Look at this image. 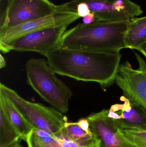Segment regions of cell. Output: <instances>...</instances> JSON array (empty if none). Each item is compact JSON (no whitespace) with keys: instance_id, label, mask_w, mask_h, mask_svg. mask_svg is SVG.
<instances>
[{"instance_id":"obj_1","label":"cell","mask_w":146,"mask_h":147,"mask_svg":"<svg viewBox=\"0 0 146 147\" xmlns=\"http://www.w3.org/2000/svg\"><path fill=\"white\" fill-rule=\"evenodd\" d=\"M120 52L90 51L58 47L46 57L57 74L84 82H96L104 90L115 82Z\"/></svg>"},{"instance_id":"obj_2","label":"cell","mask_w":146,"mask_h":147,"mask_svg":"<svg viewBox=\"0 0 146 147\" xmlns=\"http://www.w3.org/2000/svg\"><path fill=\"white\" fill-rule=\"evenodd\" d=\"M129 20L80 23L66 30L59 47L90 51L120 52L126 48L124 37Z\"/></svg>"},{"instance_id":"obj_3","label":"cell","mask_w":146,"mask_h":147,"mask_svg":"<svg viewBox=\"0 0 146 147\" xmlns=\"http://www.w3.org/2000/svg\"><path fill=\"white\" fill-rule=\"evenodd\" d=\"M25 69L28 84L52 107L63 114L67 113L73 92L57 78L48 61L31 59L26 63Z\"/></svg>"},{"instance_id":"obj_4","label":"cell","mask_w":146,"mask_h":147,"mask_svg":"<svg viewBox=\"0 0 146 147\" xmlns=\"http://www.w3.org/2000/svg\"><path fill=\"white\" fill-rule=\"evenodd\" d=\"M0 92L7 96L34 129L52 135H63V129L67 117L54 107L24 99L15 90L0 83Z\"/></svg>"},{"instance_id":"obj_5","label":"cell","mask_w":146,"mask_h":147,"mask_svg":"<svg viewBox=\"0 0 146 147\" xmlns=\"http://www.w3.org/2000/svg\"><path fill=\"white\" fill-rule=\"evenodd\" d=\"M81 3L87 4L95 15L96 21L129 20L143 13L140 5L130 0H72L59 5V7L62 10L74 11Z\"/></svg>"},{"instance_id":"obj_6","label":"cell","mask_w":146,"mask_h":147,"mask_svg":"<svg viewBox=\"0 0 146 147\" xmlns=\"http://www.w3.org/2000/svg\"><path fill=\"white\" fill-rule=\"evenodd\" d=\"M61 10L49 0H8L1 16L0 30L53 14Z\"/></svg>"},{"instance_id":"obj_7","label":"cell","mask_w":146,"mask_h":147,"mask_svg":"<svg viewBox=\"0 0 146 147\" xmlns=\"http://www.w3.org/2000/svg\"><path fill=\"white\" fill-rule=\"evenodd\" d=\"M68 26V25L57 26L27 34L9 44L3 53L11 51L35 52L46 57L59 47L63 35Z\"/></svg>"},{"instance_id":"obj_8","label":"cell","mask_w":146,"mask_h":147,"mask_svg":"<svg viewBox=\"0 0 146 147\" xmlns=\"http://www.w3.org/2000/svg\"><path fill=\"white\" fill-rule=\"evenodd\" d=\"M139 67L133 69L129 61L121 64L115 83L123 96L134 100L146 111V62L135 53Z\"/></svg>"},{"instance_id":"obj_9","label":"cell","mask_w":146,"mask_h":147,"mask_svg":"<svg viewBox=\"0 0 146 147\" xmlns=\"http://www.w3.org/2000/svg\"><path fill=\"white\" fill-rule=\"evenodd\" d=\"M80 18L77 12L60 10L53 14L21 25L0 30V50L3 53L7 46L27 34L45 28L63 25L69 26Z\"/></svg>"},{"instance_id":"obj_10","label":"cell","mask_w":146,"mask_h":147,"mask_svg":"<svg viewBox=\"0 0 146 147\" xmlns=\"http://www.w3.org/2000/svg\"><path fill=\"white\" fill-rule=\"evenodd\" d=\"M122 104H115L109 109L108 115L114 119L119 129L146 130V111L134 100L124 96Z\"/></svg>"},{"instance_id":"obj_11","label":"cell","mask_w":146,"mask_h":147,"mask_svg":"<svg viewBox=\"0 0 146 147\" xmlns=\"http://www.w3.org/2000/svg\"><path fill=\"white\" fill-rule=\"evenodd\" d=\"M109 109H103L87 117L94 134L101 141V144L107 147H128L118 136L119 129L115 121L108 115Z\"/></svg>"},{"instance_id":"obj_12","label":"cell","mask_w":146,"mask_h":147,"mask_svg":"<svg viewBox=\"0 0 146 147\" xmlns=\"http://www.w3.org/2000/svg\"><path fill=\"white\" fill-rule=\"evenodd\" d=\"M28 147H100L101 141L94 135L91 139L75 142L64 135H52L43 130L33 129L26 141Z\"/></svg>"},{"instance_id":"obj_13","label":"cell","mask_w":146,"mask_h":147,"mask_svg":"<svg viewBox=\"0 0 146 147\" xmlns=\"http://www.w3.org/2000/svg\"><path fill=\"white\" fill-rule=\"evenodd\" d=\"M0 107L21 136L26 142L33 128L27 122L10 100L0 92Z\"/></svg>"},{"instance_id":"obj_14","label":"cell","mask_w":146,"mask_h":147,"mask_svg":"<svg viewBox=\"0 0 146 147\" xmlns=\"http://www.w3.org/2000/svg\"><path fill=\"white\" fill-rule=\"evenodd\" d=\"M146 42V16L129 20L124 37L126 48L135 50Z\"/></svg>"},{"instance_id":"obj_15","label":"cell","mask_w":146,"mask_h":147,"mask_svg":"<svg viewBox=\"0 0 146 147\" xmlns=\"http://www.w3.org/2000/svg\"><path fill=\"white\" fill-rule=\"evenodd\" d=\"M21 136L0 107V147H11L19 144Z\"/></svg>"},{"instance_id":"obj_16","label":"cell","mask_w":146,"mask_h":147,"mask_svg":"<svg viewBox=\"0 0 146 147\" xmlns=\"http://www.w3.org/2000/svg\"><path fill=\"white\" fill-rule=\"evenodd\" d=\"M117 135L128 147H146V130L119 129Z\"/></svg>"},{"instance_id":"obj_17","label":"cell","mask_w":146,"mask_h":147,"mask_svg":"<svg viewBox=\"0 0 146 147\" xmlns=\"http://www.w3.org/2000/svg\"><path fill=\"white\" fill-rule=\"evenodd\" d=\"M63 133L66 138L75 142L87 140L94 136V134H88L84 131L77 122H71L68 121L64 123Z\"/></svg>"},{"instance_id":"obj_18","label":"cell","mask_w":146,"mask_h":147,"mask_svg":"<svg viewBox=\"0 0 146 147\" xmlns=\"http://www.w3.org/2000/svg\"><path fill=\"white\" fill-rule=\"evenodd\" d=\"M74 11L77 12L80 17L81 18L85 17L91 12L87 4L85 3H81L77 4L75 8Z\"/></svg>"},{"instance_id":"obj_19","label":"cell","mask_w":146,"mask_h":147,"mask_svg":"<svg viewBox=\"0 0 146 147\" xmlns=\"http://www.w3.org/2000/svg\"><path fill=\"white\" fill-rule=\"evenodd\" d=\"M77 123L82 129L88 134H93L90 127V123L87 118H81L79 119Z\"/></svg>"},{"instance_id":"obj_20","label":"cell","mask_w":146,"mask_h":147,"mask_svg":"<svg viewBox=\"0 0 146 147\" xmlns=\"http://www.w3.org/2000/svg\"><path fill=\"white\" fill-rule=\"evenodd\" d=\"M83 23L85 24H90L96 21L95 15L93 12H91L85 17L82 19Z\"/></svg>"},{"instance_id":"obj_21","label":"cell","mask_w":146,"mask_h":147,"mask_svg":"<svg viewBox=\"0 0 146 147\" xmlns=\"http://www.w3.org/2000/svg\"><path fill=\"white\" fill-rule=\"evenodd\" d=\"M6 63L5 59L3 57L2 54H1L0 55V68L2 69V68L5 67L6 66Z\"/></svg>"},{"instance_id":"obj_22","label":"cell","mask_w":146,"mask_h":147,"mask_svg":"<svg viewBox=\"0 0 146 147\" xmlns=\"http://www.w3.org/2000/svg\"><path fill=\"white\" fill-rule=\"evenodd\" d=\"M11 147H24L23 146H21V145H20L19 144H16V145H15V146H13Z\"/></svg>"},{"instance_id":"obj_23","label":"cell","mask_w":146,"mask_h":147,"mask_svg":"<svg viewBox=\"0 0 146 147\" xmlns=\"http://www.w3.org/2000/svg\"><path fill=\"white\" fill-rule=\"evenodd\" d=\"M100 147H107V146H103V145H100Z\"/></svg>"}]
</instances>
